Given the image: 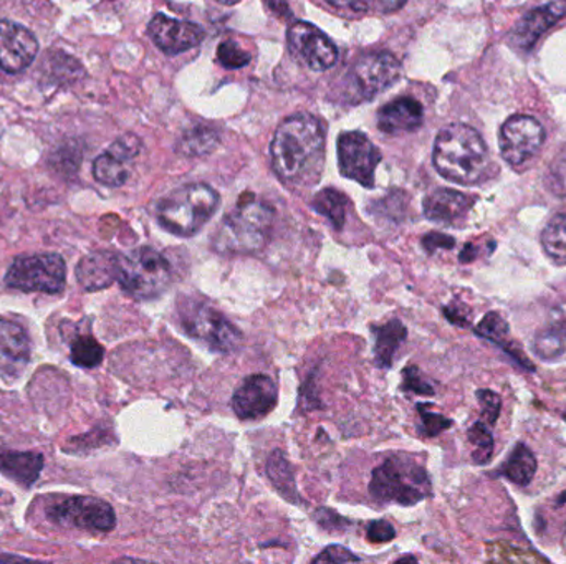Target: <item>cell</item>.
<instances>
[{
	"label": "cell",
	"instance_id": "1",
	"mask_svg": "<svg viewBox=\"0 0 566 564\" xmlns=\"http://www.w3.org/2000/svg\"><path fill=\"white\" fill-rule=\"evenodd\" d=\"M434 166L450 183H481L487 177L488 153L484 140L468 125H450L437 134L434 144Z\"/></svg>",
	"mask_w": 566,
	"mask_h": 564
},
{
	"label": "cell",
	"instance_id": "2",
	"mask_svg": "<svg viewBox=\"0 0 566 564\" xmlns=\"http://www.w3.org/2000/svg\"><path fill=\"white\" fill-rule=\"evenodd\" d=\"M325 146L321 122L315 116L302 113L285 119L270 144L273 171L280 179L295 183L311 161L320 156Z\"/></svg>",
	"mask_w": 566,
	"mask_h": 564
},
{
	"label": "cell",
	"instance_id": "3",
	"mask_svg": "<svg viewBox=\"0 0 566 564\" xmlns=\"http://www.w3.org/2000/svg\"><path fill=\"white\" fill-rule=\"evenodd\" d=\"M369 493L373 498L385 504L413 507L433 493L429 475L423 463L414 457L400 454L388 457L381 466L373 470Z\"/></svg>",
	"mask_w": 566,
	"mask_h": 564
},
{
	"label": "cell",
	"instance_id": "4",
	"mask_svg": "<svg viewBox=\"0 0 566 564\" xmlns=\"http://www.w3.org/2000/svg\"><path fill=\"white\" fill-rule=\"evenodd\" d=\"M273 209L257 199H240L222 221L212 247L221 254H253L266 247L273 224Z\"/></svg>",
	"mask_w": 566,
	"mask_h": 564
},
{
	"label": "cell",
	"instance_id": "5",
	"mask_svg": "<svg viewBox=\"0 0 566 564\" xmlns=\"http://www.w3.org/2000/svg\"><path fill=\"white\" fill-rule=\"evenodd\" d=\"M219 195L208 184H188L164 198L157 205V221L172 234H198L217 211Z\"/></svg>",
	"mask_w": 566,
	"mask_h": 564
},
{
	"label": "cell",
	"instance_id": "6",
	"mask_svg": "<svg viewBox=\"0 0 566 564\" xmlns=\"http://www.w3.org/2000/svg\"><path fill=\"white\" fill-rule=\"evenodd\" d=\"M118 282L128 295L153 299L163 295L173 282L169 260L151 247H141L120 259Z\"/></svg>",
	"mask_w": 566,
	"mask_h": 564
},
{
	"label": "cell",
	"instance_id": "7",
	"mask_svg": "<svg viewBox=\"0 0 566 564\" xmlns=\"http://www.w3.org/2000/svg\"><path fill=\"white\" fill-rule=\"evenodd\" d=\"M66 260L59 254L19 257L5 275V283L11 289L48 293V295L62 292L66 289Z\"/></svg>",
	"mask_w": 566,
	"mask_h": 564
},
{
	"label": "cell",
	"instance_id": "8",
	"mask_svg": "<svg viewBox=\"0 0 566 564\" xmlns=\"http://www.w3.org/2000/svg\"><path fill=\"white\" fill-rule=\"evenodd\" d=\"M181 321L192 338L219 353H231L243 341V333L221 312L205 303H189L188 309H182Z\"/></svg>",
	"mask_w": 566,
	"mask_h": 564
},
{
	"label": "cell",
	"instance_id": "9",
	"mask_svg": "<svg viewBox=\"0 0 566 564\" xmlns=\"http://www.w3.org/2000/svg\"><path fill=\"white\" fill-rule=\"evenodd\" d=\"M55 524L72 525L82 530L106 533L117 525V515L111 505L95 496H70L48 510Z\"/></svg>",
	"mask_w": 566,
	"mask_h": 564
},
{
	"label": "cell",
	"instance_id": "10",
	"mask_svg": "<svg viewBox=\"0 0 566 564\" xmlns=\"http://www.w3.org/2000/svg\"><path fill=\"white\" fill-rule=\"evenodd\" d=\"M381 161L378 148L362 133H343L338 138V164L346 179L363 187L375 186V173Z\"/></svg>",
	"mask_w": 566,
	"mask_h": 564
},
{
	"label": "cell",
	"instance_id": "11",
	"mask_svg": "<svg viewBox=\"0 0 566 564\" xmlns=\"http://www.w3.org/2000/svg\"><path fill=\"white\" fill-rule=\"evenodd\" d=\"M545 141L542 125L532 116L517 115L505 121L500 131V153L510 166L532 160Z\"/></svg>",
	"mask_w": 566,
	"mask_h": 564
},
{
	"label": "cell",
	"instance_id": "12",
	"mask_svg": "<svg viewBox=\"0 0 566 564\" xmlns=\"http://www.w3.org/2000/svg\"><path fill=\"white\" fill-rule=\"evenodd\" d=\"M279 402V386L267 374H252L240 383L233 396V409L243 421L269 415Z\"/></svg>",
	"mask_w": 566,
	"mask_h": 564
},
{
	"label": "cell",
	"instance_id": "13",
	"mask_svg": "<svg viewBox=\"0 0 566 564\" xmlns=\"http://www.w3.org/2000/svg\"><path fill=\"white\" fill-rule=\"evenodd\" d=\"M292 51L304 60L315 72H323L337 63L338 50L333 42L315 25L295 22L288 31Z\"/></svg>",
	"mask_w": 566,
	"mask_h": 564
},
{
	"label": "cell",
	"instance_id": "14",
	"mask_svg": "<svg viewBox=\"0 0 566 564\" xmlns=\"http://www.w3.org/2000/svg\"><path fill=\"white\" fill-rule=\"evenodd\" d=\"M401 77V63L394 55L372 54L359 58L353 67L352 80L363 98H373L394 85Z\"/></svg>",
	"mask_w": 566,
	"mask_h": 564
},
{
	"label": "cell",
	"instance_id": "15",
	"mask_svg": "<svg viewBox=\"0 0 566 564\" xmlns=\"http://www.w3.org/2000/svg\"><path fill=\"white\" fill-rule=\"evenodd\" d=\"M38 40L24 25L0 22V67L9 73H21L34 63Z\"/></svg>",
	"mask_w": 566,
	"mask_h": 564
},
{
	"label": "cell",
	"instance_id": "16",
	"mask_svg": "<svg viewBox=\"0 0 566 564\" xmlns=\"http://www.w3.org/2000/svg\"><path fill=\"white\" fill-rule=\"evenodd\" d=\"M141 143L133 134L120 138L109 146L106 153L96 157L93 164V176L99 184L108 187H120L130 177V163L140 154Z\"/></svg>",
	"mask_w": 566,
	"mask_h": 564
},
{
	"label": "cell",
	"instance_id": "17",
	"mask_svg": "<svg viewBox=\"0 0 566 564\" xmlns=\"http://www.w3.org/2000/svg\"><path fill=\"white\" fill-rule=\"evenodd\" d=\"M31 340L21 325L0 318V376L19 379L31 361Z\"/></svg>",
	"mask_w": 566,
	"mask_h": 564
},
{
	"label": "cell",
	"instance_id": "18",
	"mask_svg": "<svg viewBox=\"0 0 566 564\" xmlns=\"http://www.w3.org/2000/svg\"><path fill=\"white\" fill-rule=\"evenodd\" d=\"M150 35L164 54L179 55L198 47L204 38V31L191 22L176 21L157 14L150 22Z\"/></svg>",
	"mask_w": 566,
	"mask_h": 564
},
{
	"label": "cell",
	"instance_id": "19",
	"mask_svg": "<svg viewBox=\"0 0 566 564\" xmlns=\"http://www.w3.org/2000/svg\"><path fill=\"white\" fill-rule=\"evenodd\" d=\"M566 15V0H552L543 8L533 9L514 28V44L529 50L553 25L558 24Z\"/></svg>",
	"mask_w": 566,
	"mask_h": 564
},
{
	"label": "cell",
	"instance_id": "20",
	"mask_svg": "<svg viewBox=\"0 0 566 564\" xmlns=\"http://www.w3.org/2000/svg\"><path fill=\"white\" fill-rule=\"evenodd\" d=\"M475 199L452 189H436L423 202L424 215L440 224H455L471 211Z\"/></svg>",
	"mask_w": 566,
	"mask_h": 564
},
{
	"label": "cell",
	"instance_id": "21",
	"mask_svg": "<svg viewBox=\"0 0 566 564\" xmlns=\"http://www.w3.org/2000/svg\"><path fill=\"white\" fill-rule=\"evenodd\" d=\"M424 111L420 102L410 96L394 99L378 113V128L382 133H410L423 125Z\"/></svg>",
	"mask_w": 566,
	"mask_h": 564
},
{
	"label": "cell",
	"instance_id": "22",
	"mask_svg": "<svg viewBox=\"0 0 566 564\" xmlns=\"http://www.w3.org/2000/svg\"><path fill=\"white\" fill-rule=\"evenodd\" d=\"M120 259L111 252L90 254L76 267V280L89 292L108 289L118 280Z\"/></svg>",
	"mask_w": 566,
	"mask_h": 564
},
{
	"label": "cell",
	"instance_id": "23",
	"mask_svg": "<svg viewBox=\"0 0 566 564\" xmlns=\"http://www.w3.org/2000/svg\"><path fill=\"white\" fill-rule=\"evenodd\" d=\"M475 334L484 338V340L491 341L495 346L500 348L505 354L512 357L517 364L527 371H535L532 361L523 354L522 348L514 341L512 334H510V328H508L507 321L498 315L497 312H491L479 321L475 327Z\"/></svg>",
	"mask_w": 566,
	"mask_h": 564
},
{
	"label": "cell",
	"instance_id": "24",
	"mask_svg": "<svg viewBox=\"0 0 566 564\" xmlns=\"http://www.w3.org/2000/svg\"><path fill=\"white\" fill-rule=\"evenodd\" d=\"M42 469H44V457L40 454L0 450V470L22 486L34 485Z\"/></svg>",
	"mask_w": 566,
	"mask_h": 564
},
{
	"label": "cell",
	"instance_id": "25",
	"mask_svg": "<svg viewBox=\"0 0 566 564\" xmlns=\"http://www.w3.org/2000/svg\"><path fill=\"white\" fill-rule=\"evenodd\" d=\"M376 334L375 363L381 369L392 366L396 353L408 337L406 327L400 320H391L382 327L373 328Z\"/></svg>",
	"mask_w": 566,
	"mask_h": 564
},
{
	"label": "cell",
	"instance_id": "26",
	"mask_svg": "<svg viewBox=\"0 0 566 564\" xmlns=\"http://www.w3.org/2000/svg\"><path fill=\"white\" fill-rule=\"evenodd\" d=\"M536 472V459L532 450L526 444H519L512 454L508 456L507 462L500 467L498 473L505 479L519 486L530 485Z\"/></svg>",
	"mask_w": 566,
	"mask_h": 564
},
{
	"label": "cell",
	"instance_id": "27",
	"mask_svg": "<svg viewBox=\"0 0 566 564\" xmlns=\"http://www.w3.org/2000/svg\"><path fill=\"white\" fill-rule=\"evenodd\" d=\"M543 250L555 266H566V214H558L545 225L542 237Z\"/></svg>",
	"mask_w": 566,
	"mask_h": 564
},
{
	"label": "cell",
	"instance_id": "28",
	"mask_svg": "<svg viewBox=\"0 0 566 564\" xmlns=\"http://www.w3.org/2000/svg\"><path fill=\"white\" fill-rule=\"evenodd\" d=\"M315 211L318 214L327 218L331 222L334 228L342 231L343 225L346 222V209H349V199L343 192L337 191V189H323L315 196L314 202Z\"/></svg>",
	"mask_w": 566,
	"mask_h": 564
},
{
	"label": "cell",
	"instance_id": "29",
	"mask_svg": "<svg viewBox=\"0 0 566 564\" xmlns=\"http://www.w3.org/2000/svg\"><path fill=\"white\" fill-rule=\"evenodd\" d=\"M267 472H269V479L280 490V493L291 500L300 498L297 490H295L294 470L280 450H276L270 457L269 463H267Z\"/></svg>",
	"mask_w": 566,
	"mask_h": 564
},
{
	"label": "cell",
	"instance_id": "30",
	"mask_svg": "<svg viewBox=\"0 0 566 564\" xmlns=\"http://www.w3.org/2000/svg\"><path fill=\"white\" fill-rule=\"evenodd\" d=\"M492 425L487 422L479 421L469 428V443L474 447L472 459L477 466H485L491 462L492 454H494V437H492Z\"/></svg>",
	"mask_w": 566,
	"mask_h": 564
},
{
	"label": "cell",
	"instance_id": "31",
	"mask_svg": "<svg viewBox=\"0 0 566 564\" xmlns=\"http://www.w3.org/2000/svg\"><path fill=\"white\" fill-rule=\"evenodd\" d=\"M105 350L93 337H79L72 344V363L80 367H96L102 364Z\"/></svg>",
	"mask_w": 566,
	"mask_h": 564
},
{
	"label": "cell",
	"instance_id": "32",
	"mask_svg": "<svg viewBox=\"0 0 566 564\" xmlns=\"http://www.w3.org/2000/svg\"><path fill=\"white\" fill-rule=\"evenodd\" d=\"M532 351L540 360L555 361L565 354L566 340L546 327L545 330H540L533 338Z\"/></svg>",
	"mask_w": 566,
	"mask_h": 564
},
{
	"label": "cell",
	"instance_id": "33",
	"mask_svg": "<svg viewBox=\"0 0 566 564\" xmlns=\"http://www.w3.org/2000/svg\"><path fill=\"white\" fill-rule=\"evenodd\" d=\"M215 143H217L215 133L201 128V130H192L191 133L186 134L179 144V150L188 156H202V154L211 153Z\"/></svg>",
	"mask_w": 566,
	"mask_h": 564
},
{
	"label": "cell",
	"instance_id": "34",
	"mask_svg": "<svg viewBox=\"0 0 566 564\" xmlns=\"http://www.w3.org/2000/svg\"><path fill=\"white\" fill-rule=\"evenodd\" d=\"M217 60L225 69L237 70L249 66L250 55L240 48L236 42H222L217 48Z\"/></svg>",
	"mask_w": 566,
	"mask_h": 564
},
{
	"label": "cell",
	"instance_id": "35",
	"mask_svg": "<svg viewBox=\"0 0 566 564\" xmlns=\"http://www.w3.org/2000/svg\"><path fill=\"white\" fill-rule=\"evenodd\" d=\"M546 186L556 196H566V146L553 160L546 176Z\"/></svg>",
	"mask_w": 566,
	"mask_h": 564
},
{
	"label": "cell",
	"instance_id": "36",
	"mask_svg": "<svg viewBox=\"0 0 566 564\" xmlns=\"http://www.w3.org/2000/svg\"><path fill=\"white\" fill-rule=\"evenodd\" d=\"M429 404H420L417 406V411H420L421 415V424H423L424 435L427 437H436L440 432L446 431L452 425V421L450 419L444 418L443 414H437V412L431 411L427 408Z\"/></svg>",
	"mask_w": 566,
	"mask_h": 564
},
{
	"label": "cell",
	"instance_id": "37",
	"mask_svg": "<svg viewBox=\"0 0 566 564\" xmlns=\"http://www.w3.org/2000/svg\"><path fill=\"white\" fill-rule=\"evenodd\" d=\"M477 401L482 409V421L487 422L488 425H494L498 415H500V396L497 392L488 391V389H481V391H477Z\"/></svg>",
	"mask_w": 566,
	"mask_h": 564
},
{
	"label": "cell",
	"instance_id": "38",
	"mask_svg": "<svg viewBox=\"0 0 566 564\" xmlns=\"http://www.w3.org/2000/svg\"><path fill=\"white\" fill-rule=\"evenodd\" d=\"M314 561L315 563H358L359 557L353 554L349 548L331 544V547L325 548Z\"/></svg>",
	"mask_w": 566,
	"mask_h": 564
},
{
	"label": "cell",
	"instance_id": "39",
	"mask_svg": "<svg viewBox=\"0 0 566 564\" xmlns=\"http://www.w3.org/2000/svg\"><path fill=\"white\" fill-rule=\"evenodd\" d=\"M404 391L416 392V395L433 396L434 388L429 383L424 381L421 378L420 369L417 366H410L404 369Z\"/></svg>",
	"mask_w": 566,
	"mask_h": 564
},
{
	"label": "cell",
	"instance_id": "40",
	"mask_svg": "<svg viewBox=\"0 0 566 564\" xmlns=\"http://www.w3.org/2000/svg\"><path fill=\"white\" fill-rule=\"evenodd\" d=\"M366 534L372 543H388L396 537V530L389 521L376 520L369 524Z\"/></svg>",
	"mask_w": 566,
	"mask_h": 564
},
{
	"label": "cell",
	"instance_id": "41",
	"mask_svg": "<svg viewBox=\"0 0 566 564\" xmlns=\"http://www.w3.org/2000/svg\"><path fill=\"white\" fill-rule=\"evenodd\" d=\"M444 315L450 324L458 325V327L465 328L471 324V308H468L464 303H452V305L446 306Z\"/></svg>",
	"mask_w": 566,
	"mask_h": 564
},
{
	"label": "cell",
	"instance_id": "42",
	"mask_svg": "<svg viewBox=\"0 0 566 564\" xmlns=\"http://www.w3.org/2000/svg\"><path fill=\"white\" fill-rule=\"evenodd\" d=\"M549 328L566 340V299L553 306L549 313Z\"/></svg>",
	"mask_w": 566,
	"mask_h": 564
},
{
	"label": "cell",
	"instance_id": "43",
	"mask_svg": "<svg viewBox=\"0 0 566 564\" xmlns=\"http://www.w3.org/2000/svg\"><path fill=\"white\" fill-rule=\"evenodd\" d=\"M424 248H426L427 252L434 254L439 248H444V250H449V248L455 247L456 240L449 235L440 234V232H431L426 237L423 238Z\"/></svg>",
	"mask_w": 566,
	"mask_h": 564
},
{
	"label": "cell",
	"instance_id": "44",
	"mask_svg": "<svg viewBox=\"0 0 566 564\" xmlns=\"http://www.w3.org/2000/svg\"><path fill=\"white\" fill-rule=\"evenodd\" d=\"M327 2H330L333 8L345 9V11L356 12V14L368 11L372 5V0H327Z\"/></svg>",
	"mask_w": 566,
	"mask_h": 564
},
{
	"label": "cell",
	"instance_id": "45",
	"mask_svg": "<svg viewBox=\"0 0 566 564\" xmlns=\"http://www.w3.org/2000/svg\"><path fill=\"white\" fill-rule=\"evenodd\" d=\"M382 12H394L403 8L408 0H376Z\"/></svg>",
	"mask_w": 566,
	"mask_h": 564
},
{
	"label": "cell",
	"instance_id": "46",
	"mask_svg": "<svg viewBox=\"0 0 566 564\" xmlns=\"http://www.w3.org/2000/svg\"><path fill=\"white\" fill-rule=\"evenodd\" d=\"M479 256V247L477 245L468 244L464 247V250H462L461 256H459V259H461L462 263L472 262V260H475V257Z\"/></svg>",
	"mask_w": 566,
	"mask_h": 564
},
{
	"label": "cell",
	"instance_id": "47",
	"mask_svg": "<svg viewBox=\"0 0 566 564\" xmlns=\"http://www.w3.org/2000/svg\"><path fill=\"white\" fill-rule=\"evenodd\" d=\"M219 4L224 5H236L239 4L240 0H217Z\"/></svg>",
	"mask_w": 566,
	"mask_h": 564
},
{
	"label": "cell",
	"instance_id": "48",
	"mask_svg": "<svg viewBox=\"0 0 566 564\" xmlns=\"http://www.w3.org/2000/svg\"><path fill=\"white\" fill-rule=\"evenodd\" d=\"M398 561H416V557H414V556H406V557H401V560H398Z\"/></svg>",
	"mask_w": 566,
	"mask_h": 564
},
{
	"label": "cell",
	"instance_id": "49",
	"mask_svg": "<svg viewBox=\"0 0 566 564\" xmlns=\"http://www.w3.org/2000/svg\"><path fill=\"white\" fill-rule=\"evenodd\" d=\"M563 419H565V422H566V412H565V414H563Z\"/></svg>",
	"mask_w": 566,
	"mask_h": 564
}]
</instances>
